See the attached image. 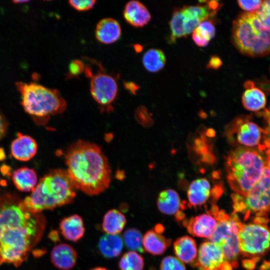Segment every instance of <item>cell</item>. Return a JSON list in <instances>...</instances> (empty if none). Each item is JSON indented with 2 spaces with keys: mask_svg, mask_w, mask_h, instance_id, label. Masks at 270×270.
Wrapping results in <instances>:
<instances>
[{
  "mask_svg": "<svg viewBox=\"0 0 270 270\" xmlns=\"http://www.w3.org/2000/svg\"><path fill=\"white\" fill-rule=\"evenodd\" d=\"M220 270H232V268L228 262L224 261L221 264Z\"/></svg>",
  "mask_w": 270,
  "mask_h": 270,
  "instance_id": "obj_45",
  "label": "cell"
},
{
  "mask_svg": "<svg viewBox=\"0 0 270 270\" xmlns=\"http://www.w3.org/2000/svg\"><path fill=\"white\" fill-rule=\"evenodd\" d=\"M84 63L80 60H72L68 66V76L70 78L77 76L84 72Z\"/></svg>",
  "mask_w": 270,
  "mask_h": 270,
  "instance_id": "obj_37",
  "label": "cell"
},
{
  "mask_svg": "<svg viewBox=\"0 0 270 270\" xmlns=\"http://www.w3.org/2000/svg\"><path fill=\"white\" fill-rule=\"evenodd\" d=\"M124 243L118 234H104L100 238L98 248L100 254L107 259L118 257L123 248Z\"/></svg>",
  "mask_w": 270,
  "mask_h": 270,
  "instance_id": "obj_24",
  "label": "cell"
},
{
  "mask_svg": "<svg viewBox=\"0 0 270 270\" xmlns=\"http://www.w3.org/2000/svg\"><path fill=\"white\" fill-rule=\"evenodd\" d=\"M194 31L208 42L216 34L214 24L211 21L206 20L201 22Z\"/></svg>",
  "mask_w": 270,
  "mask_h": 270,
  "instance_id": "obj_32",
  "label": "cell"
},
{
  "mask_svg": "<svg viewBox=\"0 0 270 270\" xmlns=\"http://www.w3.org/2000/svg\"><path fill=\"white\" fill-rule=\"evenodd\" d=\"M12 180L20 191L32 192L38 184V176L34 169L22 167L13 172Z\"/></svg>",
  "mask_w": 270,
  "mask_h": 270,
  "instance_id": "obj_23",
  "label": "cell"
},
{
  "mask_svg": "<svg viewBox=\"0 0 270 270\" xmlns=\"http://www.w3.org/2000/svg\"><path fill=\"white\" fill-rule=\"evenodd\" d=\"M254 263L258 262L260 260V256H254L252 259Z\"/></svg>",
  "mask_w": 270,
  "mask_h": 270,
  "instance_id": "obj_50",
  "label": "cell"
},
{
  "mask_svg": "<svg viewBox=\"0 0 270 270\" xmlns=\"http://www.w3.org/2000/svg\"><path fill=\"white\" fill-rule=\"evenodd\" d=\"M174 251L182 262L192 264L196 260L198 250L195 240L185 236L177 238L174 242Z\"/></svg>",
  "mask_w": 270,
  "mask_h": 270,
  "instance_id": "obj_20",
  "label": "cell"
},
{
  "mask_svg": "<svg viewBox=\"0 0 270 270\" xmlns=\"http://www.w3.org/2000/svg\"><path fill=\"white\" fill-rule=\"evenodd\" d=\"M231 144L238 146L258 148L262 151L270 149L265 130L248 118H239L230 124L226 131Z\"/></svg>",
  "mask_w": 270,
  "mask_h": 270,
  "instance_id": "obj_9",
  "label": "cell"
},
{
  "mask_svg": "<svg viewBox=\"0 0 270 270\" xmlns=\"http://www.w3.org/2000/svg\"><path fill=\"white\" fill-rule=\"evenodd\" d=\"M160 270H186L183 262L178 258L172 256L164 258L160 265Z\"/></svg>",
  "mask_w": 270,
  "mask_h": 270,
  "instance_id": "obj_33",
  "label": "cell"
},
{
  "mask_svg": "<svg viewBox=\"0 0 270 270\" xmlns=\"http://www.w3.org/2000/svg\"><path fill=\"white\" fill-rule=\"evenodd\" d=\"M183 224L193 236L210 238L216 229L217 222L213 216L207 212L184 220Z\"/></svg>",
  "mask_w": 270,
  "mask_h": 270,
  "instance_id": "obj_13",
  "label": "cell"
},
{
  "mask_svg": "<svg viewBox=\"0 0 270 270\" xmlns=\"http://www.w3.org/2000/svg\"><path fill=\"white\" fill-rule=\"evenodd\" d=\"M134 48L136 52H140L142 51V48L140 45L136 44L134 46Z\"/></svg>",
  "mask_w": 270,
  "mask_h": 270,
  "instance_id": "obj_49",
  "label": "cell"
},
{
  "mask_svg": "<svg viewBox=\"0 0 270 270\" xmlns=\"http://www.w3.org/2000/svg\"><path fill=\"white\" fill-rule=\"evenodd\" d=\"M234 212L246 214L247 212H270V156L263 173L258 182L244 196L232 194Z\"/></svg>",
  "mask_w": 270,
  "mask_h": 270,
  "instance_id": "obj_7",
  "label": "cell"
},
{
  "mask_svg": "<svg viewBox=\"0 0 270 270\" xmlns=\"http://www.w3.org/2000/svg\"><path fill=\"white\" fill-rule=\"evenodd\" d=\"M8 128V122L0 110V140L5 135Z\"/></svg>",
  "mask_w": 270,
  "mask_h": 270,
  "instance_id": "obj_39",
  "label": "cell"
},
{
  "mask_svg": "<svg viewBox=\"0 0 270 270\" xmlns=\"http://www.w3.org/2000/svg\"><path fill=\"white\" fill-rule=\"evenodd\" d=\"M144 265L142 256L132 250L124 254L118 263L120 270H143Z\"/></svg>",
  "mask_w": 270,
  "mask_h": 270,
  "instance_id": "obj_29",
  "label": "cell"
},
{
  "mask_svg": "<svg viewBox=\"0 0 270 270\" xmlns=\"http://www.w3.org/2000/svg\"><path fill=\"white\" fill-rule=\"evenodd\" d=\"M238 238L244 256H260L270 249V230L266 224L240 222Z\"/></svg>",
  "mask_w": 270,
  "mask_h": 270,
  "instance_id": "obj_10",
  "label": "cell"
},
{
  "mask_svg": "<svg viewBox=\"0 0 270 270\" xmlns=\"http://www.w3.org/2000/svg\"><path fill=\"white\" fill-rule=\"evenodd\" d=\"M46 224L42 212L28 210L17 196L0 195V264L20 266L40 240Z\"/></svg>",
  "mask_w": 270,
  "mask_h": 270,
  "instance_id": "obj_1",
  "label": "cell"
},
{
  "mask_svg": "<svg viewBox=\"0 0 270 270\" xmlns=\"http://www.w3.org/2000/svg\"></svg>",
  "mask_w": 270,
  "mask_h": 270,
  "instance_id": "obj_54",
  "label": "cell"
},
{
  "mask_svg": "<svg viewBox=\"0 0 270 270\" xmlns=\"http://www.w3.org/2000/svg\"><path fill=\"white\" fill-rule=\"evenodd\" d=\"M77 252L70 245L62 243L56 245L50 252V260L56 268L61 270H70L76 265Z\"/></svg>",
  "mask_w": 270,
  "mask_h": 270,
  "instance_id": "obj_14",
  "label": "cell"
},
{
  "mask_svg": "<svg viewBox=\"0 0 270 270\" xmlns=\"http://www.w3.org/2000/svg\"><path fill=\"white\" fill-rule=\"evenodd\" d=\"M66 172L76 190L89 196L98 195L107 189L111 181V170L102 149L95 144L79 140L66 150Z\"/></svg>",
  "mask_w": 270,
  "mask_h": 270,
  "instance_id": "obj_2",
  "label": "cell"
},
{
  "mask_svg": "<svg viewBox=\"0 0 270 270\" xmlns=\"http://www.w3.org/2000/svg\"><path fill=\"white\" fill-rule=\"evenodd\" d=\"M171 243L170 240L166 239L154 230L147 231L142 237L144 251L154 256L162 254Z\"/></svg>",
  "mask_w": 270,
  "mask_h": 270,
  "instance_id": "obj_25",
  "label": "cell"
},
{
  "mask_svg": "<svg viewBox=\"0 0 270 270\" xmlns=\"http://www.w3.org/2000/svg\"><path fill=\"white\" fill-rule=\"evenodd\" d=\"M90 270H108L104 267L98 266V267H96V268H92Z\"/></svg>",
  "mask_w": 270,
  "mask_h": 270,
  "instance_id": "obj_51",
  "label": "cell"
},
{
  "mask_svg": "<svg viewBox=\"0 0 270 270\" xmlns=\"http://www.w3.org/2000/svg\"><path fill=\"white\" fill-rule=\"evenodd\" d=\"M142 62L144 68L148 71L155 72H158L164 66L166 58L162 50L152 48L144 54Z\"/></svg>",
  "mask_w": 270,
  "mask_h": 270,
  "instance_id": "obj_27",
  "label": "cell"
},
{
  "mask_svg": "<svg viewBox=\"0 0 270 270\" xmlns=\"http://www.w3.org/2000/svg\"><path fill=\"white\" fill-rule=\"evenodd\" d=\"M28 0H14L12 1V2L14 4H21V3H23V2H28Z\"/></svg>",
  "mask_w": 270,
  "mask_h": 270,
  "instance_id": "obj_52",
  "label": "cell"
},
{
  "mask_svg": "<svg viewBox=\"0 0 270 270\" xmlns=\"http://www.w3.org/2000/svg\"><path fill=\"white\" fill-rule=\"evenodd\" d=\"M256 13L261 23L270 28V0H264L261 7Z\"/></svg>",
  "mask_w": 270,
  "mask_h": 270,
  "instance_id": "obj_34",
  "label": "cell"
},
{
  "mask_svg": "<svg viewBox=\"0 0 270 270\" xmlns=\"http://www.w3.org/2000/svg\"><path fill=\"white\" fill-rule=\"evenodd\" d=\"M59 228L63 237L72 242L81 240L86 231L82 218L76 214L62 218L60 221Z\"/></svg>",
  "mask_w": 270,
  "mask_h": 270,
  "instance_id": "obj_16",
  "label": "cell"
},
{
  "mask_svg": "<svg viewBox=\"0 0 270 270\" xmlns=\"http://www.w3.org/2000/svg\"><path fill=\"white\" fill-rule=\"evenodd\" d=\"M16 86L24 110L38 124L44 123L50 116L61 114L66 108V101L56 89L33 82H18Z\"/></svg>",
  "mask_w": 270,
  "mask_h": 270,
  "instance_id": "obj_5",
  "label": "cell"
},
{
  "mask_svg": "<svg viewBox=\"0 0 270 270\" xmlns=\"http://www.w3.org/2000/svg\"><path fill=\"white\" fill-rule=\"evenodd\" d=\"M123 14L125 20L136 28L144 26L151 19L147 8L138 0L128 2L124 6Z\"/></svg>",
  "mask_w": 270,
  "mask_h": 270,
  "instance_id": "obj_17",
  "label": "cell"
},
{
  "mask_svg": "<svg viewBox=\"0 0 270 270\" xmlns=\"http://www.w3.org/2000/svg\"><path fill=\"white\" fill-rule=\"evenodd\" d=\"M224 261L220 247L210 241H206L200 246L198 258L192 266L198 270H220Z\"/></svg>",
  "mask_w": 270,
  "mask_h": 270,
  "instance_id": "obj_12",
  "label": "cell"
},
{
  "mask_svg": "<svg viewBox=\"0 0 270 270\" xmlns=\"http://www.w3.org/2000/svg\"><path fill=\"white\" fill-rule=\"evenodd\" d=\"M84 72L90 78V92L93 98L102 106L111 104L118 93V84L114 78L103 71L93 74L88 66H86Z\"/></svg>",
  "mask_w": 270,
  "mask_h": 270,
  "instance_id": "obj_11",
  "label": "cell"
},
{
  "mask_svg": "<svg viewBox=\"0 0 270 270\" xmlns=\"http://www.w3.org/2000/svg\"><path fill=\"white\" fill-rule=\"evenodd\" d=\"M76 190L66 170H54L39 180L22 202L28 210L41 212L71 203L76 196Z\"/></svg>",
  "mask_w": 270,
  "mask_h": 270,
  "instance_id": "obj_4",
  "label": "cell"
},
{
  "mask_svg": "<svg viewBox=\"0 0 270 270\" xmlns=\"http://www.w3.org/2000/svg\"><path fill=\"white\" fill-rule=\"evenodd\" d=\"M270 269V262L266 260H264L263 263L260 267V270H268Z\"/></svg>",
  "mask_w": 270,
  "mask_h": 270,
  "instance_id": "obj_46",
  "label": "cell"
},
{
  "mask_svg": "<svg viewBox=\"0 0 270 270\" xmlns=\"http://www.w3.org/2000/svg\"><path fill=\"white\" fill-rule=\"evenodd\" d=\"M181 10L185 18L196 20L200 23L216 14L210 10L206 4L205 6H185Z\"/></svg>",
  "mask_w": 270,
  "mask_h": 270,
  "instance_id": "obj_28",
  "label": "cell"
},
{
  "mask_svg": "<svg viewBox=\"0 0 270 270\" xmlns=\"http://www.w3.org/2000/svg\"><path fill=\"white\" fill-rule=\"evenodd\" d=\"M4 156V152L3 150H2V152L0 151V160L3 159Z\"/></svg>",
  "mask_w": 270,
  "mask_h": 270,
  "instance_id": "obj_53",
  "label": "cell"
},
{
  "mask_svg": "<svg viewBox=\"0 0 270 270\" xmlns=\"http://www.w3.org/2000/svg\"><path fill=\"white\" fill-rule=\"evenodd\" d=\"M184 214L181 211L178 212L176 214V218L177 221L180 222L184 220Z\"/></svg>",
  "mask_w": 270,
  "mask_h": 270,
  "instance_id": "obj_48",
  "label": "cell"
},
{
  "mask_svg": "<svg viewBox=\"0 0 270 270\" xmlns=\"http://www.w3.org/2000/svg\"><path fill=\"white\" fill-rule=\"evenodd\" d=\"M210 214L216 220V229L209 238L210 242L218 245L226 256H232L240 252L238 234L240 222L236 213L228 214L218 207L214 208Z\"/></svg>",
  "mask_w": 270,
  "mask_h": 270,
  "instance_id": "obj_8",
  "label": "cell"
},
{
  "mask_svg": "<svg viewBox=\"0 0 270 270\" xmlns=\"http://www.w3.org/2000/svg\"><path fill=\"white\" fill-rule=\"evenodd\" d=\"M184 16L181 8L176 10L173 13L170 22L171 35L170 42H174L177 38L186 36L184 28Z\"/></svg>",
  "mask_w": 270,
  "mask_h": 270,
  "instance_id": "obj_31",
  "label": "cell"
},
{
  "mask_svg": "<svg viewBox=\"0 0 270 270\" xmlns=\"http://www.w3.org/2000/svg\"><path fill=\"white\" fill-rule=\"evenodd\" d=\"M96 2L94 0H71L68 1L70 5L72 8L80 12L86 11L92 8Z\"/></svg>",
  "mask_w": 270,
  "mask_h": 270,
  "instance_id": "obj_35",
  "label": "cell"
},
{
  "mask_svg": "<svg viewBox=\"0 0 270 270\" xmlns=\"http://www.w3.org/2000/svg\"><path fill=\"white\" fill-rule=\"evenodd\" d=\"M122 29L120 23L111 18H104L97 24L95 36L96 40L104 44H110L120 37Z\"/></svg>",
  "mask_w": 270,
  "mask_h": 270,
  "instance_id": "obj_18",
  "label": "cell"
},
{
  "mask_svg": "<svg viewBox=\"0 0 270 270\" xmlns=\"http://www.w3.org/2000/svg\"><path fill=\"white\" fill-rule=\"evenodd\" d=\"M142 237V233L138 230L130 228L124 232L122 238L123 243L128 248L132 251L142 252H144Z\"/></svg>",
  "mask_w": 270,
  "mask_h": 270,
  "instance_id": "obj_30",
  "label": "cell"
},
{
  "mask_svg": "<svg viewBox=\"0 0 270 270\" xmlns=\"http://www.w3.org/2000/svg\"><path fill=\"white\" fill-rule=\"evenodd\" d=\"M269 220L264 216H256L254 219V222L256 224H266L268 223Z\"/></svg>",
  "mask_w": 270,
  "mask_h": 270,
  "instance_id": "obj_44",
  "label": "cell"
},
{
  "mask_svg": "<svg viewBox=\"0 0 270 270\" xmlns=\"http://www.w3.org/2000/svg\"><path fill=\"white\" fill-rule=\"evenodd\" d=\"M210 188L209 182L205 178L192 182L188 190V206L196 208L204 204L211 195Z\"/></svg>",
  "mask_w": 270,
  "mask_h": 270,
  "instance_id": "obj_19",
  "label": "cell"
},
{
  "mask_svg": "<svg viewBox=\"0 0 270 270\" xmlns=\"http://www.w3.org/2000/svg\"><path fill=\"white\" fill-rule=\"evenodd\" d=\"M154 230L156 232L160 234L164 231V227L161 224H158L156 225Z\"/></svg>",
  "mask_w": 270,
  "mask_h": 270,
  "instance_id": "obj_47",
  "label": "cell"
},
{
  "mask_svg": "<svg viewBox=\"0 0 270 270\" xmlns=\"http://www.w3.org/2000/svg\"><path fill=\"white\" fill-rule=\"evenodd\" d=\"M270 150L236 147L226 157L225 169L230 186L235 194L246 196L260 178Z\"/></svg>",
  "mask_w": 270,
  "mask_h": 270,
  "instance_id": "obj_3",
  "label": "cell"
},
{
  "mask_svg": "<svg viewBox=\"0 0 270 270\" xmlns=\"http://www.w3.org/2000/svg\"><path fill=\"white\" fill-rule=\"evenodd\" d=\"M186 204L181 202L178 194L174 190L167 189L160 192L157 206L159 210L166 214H176L180 210H184Z\"/></svg>",
  "mask_w": 270,
  "mask_h": 270,
  "instance_id": "obj_22",
  "label": "cell"
},
{
  "mask_svg": "<svg viewBox=\"0 0 270 270\" xmlns=\"http://www.w3.org/2000/svg\"><path fill=\"white\" fill-rule=\"evenodd\" d=\"M242 266L247 270H253L256 268V263L252 260L245 259L242 261Z\"/></svg>",
  "mask_w": 270,
  "mask_h": 270,
  "instance_id": "obj_42",
  "label": "cell"
},
{
  "mask_svg": "<svg viewBox=\"0 0 270 270\" xmlns=\"http://www.w3.org/2000/svg\"><path fill=\"white\" fill-rule=\"evenodd\" d=\"M222 64V62L218 56H212L207 64L206 68H208L217 70L221 66Z\"/></svg>",
  "mask_w": 270,
  "mask_h": 270,
  "instance_id": "obj_38",
  "label": "cell"
},
{
  "mask_svg": "<svg viewBox=\"0 0 270 270\" xmlns=\"http://www.w3.org/2000/svg\"><path fill=\"white\" fill-rule=\"evenodd\" d=\"M264 116L267 122V126L264 129L266 138L270 142V109L265 110Z\"/></svg>",
  "mask_w": 270,
  "mask_h": 270,
  "instance_id": "obj_40",
  "label": "cell"
},
{
  "mask_svg": "<svg viewBox=\"0 0 270 270\" xmlns=\"http://www.w3.org/2000/svg\"><path fill=\"white\" fill-rule=\"evenodd\" d=\"M38 145L31 136L18 133L10 145V154L16 160L28 161L36 154Z\"/></svg>",
  "mask_w": 270,
  "mask_h": 270,
  "instance_id": "obj_15",
  "label": "cell"
},
{
  "mask_svg": "<svg viewBox=\"0 0 270 270\" xmlns=\"http://www.w3.org/2000/svg\"><path fill=\"white\" fill-rule=\"evenodd\" d=\"M126 219L120 210L112 209L104 215L102 228L106 234L116 235L120 233L125 227Z\"/></svg>",
  "mask_w": 270,
  "mask_h": 270,
  "instance_id": "obj_26",
  "label": "cell"
},
{
  "mask_svg": "<svg viewBox=\"0 0 270 270\" xmlns=\"http://www.w3.org/2000/svg\"><path fill=\"white\" fill-rule=\"evenodd\" d=\"M232 40L244 54L256 56L270 54V28L261 23L256 12L242 13L234 22Z\"/></svg>",
  "mask_w": 270,
  "mask_h": 270,
  "instance_id": "obj_6",
  "label": "cell"
},
{
  "mask_svg": "<svg viewBox=\"0 0 270 270\" xmlns=\"http://www.w3.org/2000/svg\"><path fill=\"white\" fill-rule=\"evenodd\" d=\"M124 86L126 90L132 94H136L138 90L139 86L132 82H126L124 83Z\"/></svg>",
  "mask_w": 270,
  "mask_h": 270,
  "instance_id": "obj_41",
  "label": "cell"
},
{
  "mask_svg": "<svg viewBox=\"0 0 270 270\" xmlns=\"http://www.w3.org/2000/svg\"><path fill=\"white\" fill-rule=\"evenodd\" d=\"M246 90L242 97V104L246 110L256 112L264 108L266 98L260 89L254 86L252 82L248 81L244 84Z\"/></svg>",
  "mask_w": 270,
  "mask_h": 270,
  "instance_id": "obj_21",
  "label": "cell"
},
{
  "mask_svg": "<svg viewBox=\"0 0 270 270\" xmlns=\"http://www.w3.org/2000/svg\"><path fill=\"white\" fill-rule=\"evenodd\" d=\"M206 2V4L210 10L216 13L218 10L220 8V4L216 0H212Z\"/></svg>",
  "mask_w": 270,
  "mask_h": 270,
  "instance_id": "obj_43",
  "label": "cell"
},
{
  "mask_svg": "<svg viewBox=\"0 0 270 270\" xmlns=\"http://www.w3.org/2000/svg\"><path fill=\"white\" fill-rule=\"evenodd\" d=\"M263 0H238L239 6L247 12H254L258 11L261 7Z\"/></svg>",
  "mask_w": 270,
  "mask_h": 270,
  "instance_id": "obj_36",
  "label": "cell"
}]
</instances>
